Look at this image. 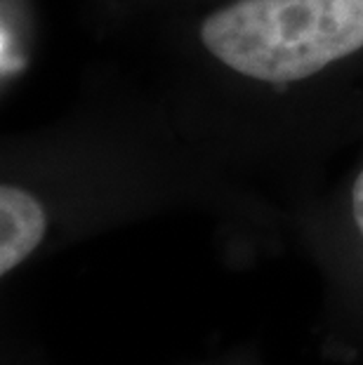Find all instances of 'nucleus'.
<instances>
[{
  "label": "nucleus",
  "mask_w": 363,
  "mask_h": 365,
  "mask_svg": "<svg viewBox=\"0 0 363 365\" xmlns=\"http://www.w3.org/2000/svg\"><path fill=\"white\" fill-rule=\"evenodd\" d=\"M198 41L241 78L302 83L363 50V0H231L205 14Z\"/></svg>",
  "instance_id": "1"
},
{
  "label": "nucleus",
  "mask_w": 363,
  "mask_h": 365,
  "mask_svg": "<svg viewBox=\"0 0 363 365\" xmlns=\"http://www.w3.org/2000/svg\"><path fill=\"white\" fill-rule=\"evenodd\" d=\"M48 231V215L34 193L14 184L0 186V274L17 269Z\"/></svg>",
  "instance_id": "2"
},
{
  "label": "nucleus",
  "mask_w": 363,
  "mask_h": 365,
  "mask_svg": "<svg viewBox=\"0 0 363 365\" xmlns=\"http://www.w3.org/2000/svg\"><path fill=\"white\" fill-rule=\"evenodd\" d=\"M352 215H354V222L363 236V170L359 173L357 182L352 186Z\"/></svg>",
  "instance_id": "3"
}]
</instances>
